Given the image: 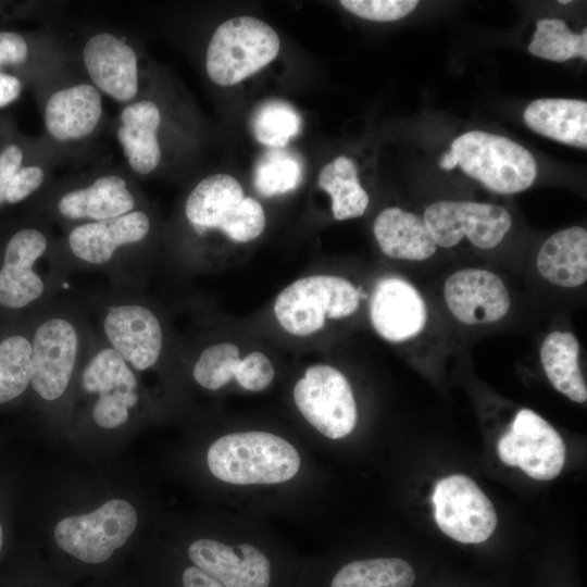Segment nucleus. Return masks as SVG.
Segmentation results:
<instances>
[{
    "label": "nucleus",
    "mask_w": 587,
    "mask_h": 587,
    "mask_svg": "<svg viewBox=\"0 0 587 587\" xmlns=\"http://www.w3.org/2000/svg\"><path fill=\"white\" fill-rule=\"evenodd\" d=\"M207 463L218 479L235 485L278 484L300 469V455L284 438L267 432L227 434L209 448Z\"/></svg>",
    "instance_id": "f257e3e1"
},
{
    "label": "nucleus",
    "mask_w": 587,
    "mask_h": 587,
    "mask_svg": "<svg viewBox=\"0 0 587 587\" xmlns=\"http://www.w3.org/2000/svg\"><path fill=\"white\" fill-rule=\"evenodd\" d=\"M33 372L30 387L48 402L66 392L79 361L90 351L80 320L65 310L45 313L29 324Z\"/></svg>",
    "instance_id": "f03ea898"
},
{
    "label": "nucleus",
    "mask_w": 587,
    "mask_h": 587,
    "mask_svg": "<svg viewBox=\"0 0 587 587\" xmlns=\"http://www.w3.org/2000/svg\"><path fill=\"white\" fill-rule=\"evenodd\" d=\"M361 290L345 277L327 274L296 279L275 298L273 311L279 326L298 337L320 332L327 320L357 312Z\"/></svg>",
    "instance_id": "7ed1b4c3"
},
{
    "label": "nucleus",
    "mask_w": 587,
    "mask_h": 587,
    "mask_svg": "<svg viewBox=\"0 0 587 587\" xmlns=\"http://www.w3.org/2000/svg\"><path fill=\"white\" fill-rule=\"evenodd\" d=\"M280 39L261 18H228L214 30L205 54V70L218 86H234L268 65L278 54Z\"/></svg>",
    "instance_id": "20e7f679"
},
{
    "label": "nucleus",
    "mask_w": 587,
    "mask_h": 587,
    "mask_svg": "<svg viewBox=\"0 0 587 587\" xmlns=\"http://www.w3.org/2000/svg\"><path fill=\"white\" fill-rule=\"evenodd\" d=\"M450 151L469 176L499 193L523 191L537 177L533 154L503 136L482 130L467 132L452 141Z\"/></svg>",
    "instance_id": "39448f33"
},
{
    "label": "nucleus",
    "mask_w": 587,
    "mask_h": 587,
    "mask_svg": "<svg viewBox=\"0 0 587 587\" xmlns=\"http://www.w3.org/2000/svg\"><path fill=\"white\" fill-rule=\"evenodd\" d=\"M137 521L135 507L114 498L89 513L62 519L54 528V541L75 559L99 564L128 540Z\"/></svg>",
    "instance_id": "423d86ee"
},
{
    "label": "nucleus",
    "mask_w": 587,
    "mask_h": 587,
    "mask_svg": "<svg viewBox=\"0 0 587 587\" xmlns=\"http://www.w3.org/2000/svg\"><path fill=\"white\" fill-rule=\"evenodd\" d=\"M302 416L330 439L349 435L358 420L357 403L347 377L329 364H313L294 387Z\"/></svg>",
    "instance_id": "0eeeda50"
},
{
    "label": "nucleus",
    "mask_w": 587,
    "mask_h": 587,
    "mask_svg": "<svg viewBox=\"0 0 587 587\" xmlns=\"http://www.w3.org/2000/svg\"><path fill=\"white\" fill-rule=\"evenodd\" d=\"M48 250L46 235L32 227L14 232L0 253V315L14 317L39 303L49 280L39 262Z\"/></svg>",
    "instance_id": "6e6552de"
},
{
    "label": "nucleus",
    "mask_w": 587,
    "mask_h": 587,
    "mask_svg": "<svg viewBox=\"0 0 587 587\" xmlns=\"http://www.w3.org/2000/svg\"><path fill=\"white\" fill-rule=\"evenodd\" d=\"M80 386L87 394L97 395L91 417L104 429L124 425L139 400L135 371L107 344L90 349Z\"/></svg>",
    "instance_id": "1a4fd4ad"
},
{
    "label": "nucleus",
    "mask_w": 587,
    "mask_h": 587,
    "mask_svg": "<svg viewBox=\"0 0 587 587\" xmlns=\"http://www.w3.org/2000/svg\"><path fill=\"white\" fill-rule=\"evenodd\" d=\"M433 504L439 529L459 542H484L496 529L497 514L491 501L469 476L455 474L439 479Z\"/></svg>",
    "instance_id": "9d476101"
},
{
    "label": "nucleus",
    "mask_w": 587,
    "mask_h": 587,
    "mask_svg": "<svg viewBox=\"0 0 587 587\" xmlns=\"http://www.w3.org/2000/svg\"><path fill=\"white\" fill-rule=\"evenodd\" d=\"M498 455L538 480L557 477L565 463L566 448L560 434L539 414L520 410L510 429L498 441Z\"/></svg>",
    "instance_id": "9b49d317"
},
{
    "label": "nucleus",
    "mask_w": 587,
    "mask_h": 587,
    "mask_svg": "<svg viewBox=\"0 0 587 587\" xmlns=\"http://www.w3.org/2000/svg\"><path fill=\"white\" fill-rule=\"evenodd\" d=\"M424 221L437 247L444 248L453 247L467 237L477 248L492 249L512 225L510 213L502 207L451 200L429 204Z\"/></svg>",
    "instance_id": "f8f14e48"
},
{
    "label": "nucleus",
    "mask_w": 587,
    "mask_h": 587,
    "mask_svg": "<svg viewBox=\"0 0 587 587\" xmlns=\"http://www.w3.org/2000/svg\"><path fill=\"white\" fill-rule=\"evenodd\" d=\"M101 329L105 344L134 371H148L162 357L163 325L142 302L124 300L110 304L101 317Z\"/></svg>",
    "instance_id": "ddd939ff"
},
{
    "label": "nucleus",
    "mask_w": 587,
    "mask_h": 587,
    "mask_svg": "<svg viewBox=\"0 0 587 587\" xmlns=\"http://www.w3.org/2000/svg\"><path fill=\"white\" fill-rule=\"evenodd\" d=\"M448 309L467 325L495 323L507 315L511 299L502 279L480 268H464L451 274L444 286Z\"/></svg>",
    "instance_id": "4468645a"
},
{
    "label": "nucleus",
    "mask_w": 587,
    "mask_h": 587,
    "mask_svg": "<svg viewBox=\"0 0 587 587\" xmlns=\"http://www.w3.org/2000/svg\"><path fill=\"white\" fill-rule=\"evenodd\" d=\"M150 228L149 215L134 210L113 218L74 226L68 234L67 246L83 264L107 266L121 248L143 241Z\"/></svg>",
    "instance_id": "2eb2a0df"
},
{
    "label": "nucleus",
    "mask_w": 587,
    "mask_h": 587,
    "mask_svg": "<svg viewBox=\"0 0 587 587\" xmlns=\"http://www.w3.org/2000/svg\"><path fill=\"white\" fill-rule=\"evenodd\" d=\"M190 561L224 587H268L271 565L257 547L242 544L227 546L200 538L187 550Z\"/></svg>",
    "instance_id": "dca6fc26"
},
{
    "label": "nucleus",
    "mask_w": 587,
    "mask_h": 587,
    "mask_svg": "<svg viewBox=\"0 0 587 587\" xmlns=\"http://www.w3.org/2000/svg\"><path fill=\"white\" fill-rule=\"evenodd\" d=\"M370 319L382 338L402 342L423 330L427 309L420 292L409 282L390 276L378 280L372 292Z\"/></svg>",
    "instance_id": "f3484780"
},
{
    "label": "nucleus",
    "mask_w": 587,
    "mask_h": 587,
    "mask_svg": "<svg viewBox=\"0 0 587 587\" xmlns=\"http://www.w3.org/2000/svg\"><path fill=\"white\" fill-rule=\"evenodd\" d=\"M246 201L238 179L228 174H213L201 179L189 192L185 216L199 234L217 230L230 238Z\"/></svg>",
    "instance_id": "a211bd4d"
},
{
    "label": "nucleus",
    "mask_w": 587,
    "mask_h": 587,
    "mask_svg": "<svg viewBox=\"0 0 587 587\" xmlns=\"http://www.w3.org/2000/svg\"><path fill=\"white\" fill-rule=\"evenodd\" d=\"M83 60L90 78L103 92L117 101L136 96L137 58L122 39L109 33L92 36L84 47Z\"/></svg>",
    "instance_id": "6ab92c4d"
},
{
    "label": "nucleus",
    "mask_w": 587,
    "mask_h": 587,
    "mask_svg": "<svg viewBox=\"0 0 587 587\" xmlns=\"http://www.w3.org/2000/svg\"><path fill=\"white\" fill-rule=\"evenodd\" d=\"M102 114L99 91L89 84H78L52 93L45 109L47 132L57 140H77L90 135Z\"/></svg>",
    "instance_id": "aec40b11"
},
{
    "label": "nucleus",
    "mask_w": 587,
    "mask_h": 587,
    "mask_svg": "<svg viewBox=\"0 0 587 587\" xmlns=\"http://www.w3.org/2000/svg\"><path fill=\"white\" fill-rule=\"evenodd\" d=\"M135 204L126 182L117 175H105L87 187L65 192L57 208L66 220L98 222L129 213Z\"/></svg>",
    "instance_id": "412c9836"
},
{
    "label": "nucleus",
    "mask_w": 587,
    "mask_h": 587,
    "mask_svg": "<svg viewBox=\"0 0 587 587\" xmlns=\"http://www.w3.org/2000/svg\"><path fill=\"white\" fill-rule=\"evenodd\" d=\"M373 233L382 252L391 259L423 261L437 250L424 217L397 207L379 212Z\"/></svg>",
    "instance_id": "4be33fe9"
},
{
    "label": "nucleus",
    "mask_w": 587,
    "mask_h": 587,
    "mask_svg": "<svg viewBox=\"0 0 587 587\" xmlns=\"http://www.w3.org/2000/svg\"><path fill=\"white\" fill-rule=\"evenodd\" d=\"M121 122L116 136L128 164L140 175L151 173L161 161L157 137L161 123L158 105L150 100L133 102L121 112Z\"/></svg>",
    "instance_id": "5701e85b"
},
{
    "label": "nucleus",
    "mask_w": 587,
    "mask_h": 587,
    "mask_svg": "<svg viewBox=\"0 0 587 587\" xmlns=\"http://www.w3.org/2000/svg\"><path fill=\"white\" fill-rule=\"evenodd\" d=\"M537 268L548 282L573 288L587 279V232L573 226L550 236L539 249Z\"/></svg>",
    "instance_id": "b1692460"
},
{
    "label": "nucleus",
    "mask_w": 587,
    "mask_h": 587,
    "mask_svg": "<svg viewBox=\"0 0 587 587\" xmlns=\"http://www.w3.org/2000/svg\"><path fill=\"white\" fill-rule=\"evenodd\" d=\"M523 118L539 135L573 147L587 148V102L584 100L536 99L526 107Z\"/></svg>",
    "instance_id": "393cba45"
},
{
    "label": "nucleus",
    "mask_w": 587,
    "mask_h": 587,
    "mask_svg": "<svg viewBox=\"0 0 587 587\" xmlns=\"http://www.w3.org/2000/svg\"><path fill=\"white\" fill-rule=\"evenodd\" d=\"M12 319L0 326V405L22 396L32 380L29 325L12 322Z\"/></svg>",
    "instance_id": "a878e982"
},
{
    "label": "nucleus",
    "mask_w": 587,
    "mask_h": 587,
    "mask_svg": "<svg viewBox=\"0 0 587 587\" xmlns=\"http://www.w3.org/2000/svg\"><path fill=\"white\" fill-rule=\"evenodd\" d=\"M579 344L567 332H552L540 347V361L553 387L572 401L587 400V388L578 364Z\"/></svg>",
    "instance_id": "bb28decb"
},
{
    "label": "nucleus",
    "mask_w": 587,
    "mask_h": 587,
    "mask_svg": "<svg viewBox=\"0 0 587 587\" xmlns=\"http://www.w3.org/2000/svg\"><path fill=\"white\" fill-rule=\"evenodd\" d=\"M317 185L330 197L332 213L337 221L360 217L367 209L370 197L359 182L357 164L346 155L321 168Z\"/></svg>",
    "instance_id": "cd10ccee"
},
{
    "label": "nucleus",
    "mask_w": 587,
    "mask_h": 587,
    "mask_svg": "<svg viewBox=\"0 0 587 587\" xmlns=\"http://www.w3.org/2000/svg\"><path fill=\"white\" fill-rule=\"evenodd\" d=\"M414 566L400 558H373L345 564L333 577L330 587H413Z\"/></svg>",
    "instance_id": "c85d7f7f"
},
{
    "label": "nucleus",
    "mask_w": 587,
    "mask_h": 587,
    "mask_svg": "<svg viewBox=\"0 0 587 587\" xmlns=\"http://www.w3.org/2000/svg\"><path fill=\"white\" fill-rule=\"evenodd\" d=\"M303 178V164L289 150L268 149L258 160L253 171V184L264 197H275L297 189Z\"/></svg>",
    "instance_id": "c756f323"
},
{
    "label": "nucleus",
    "mask_w": 587,
    "mask_h": 587,
    "mask_svg": "<svg viewBox=\"0 0 587 587\" xmlns=\"http://www.w3.org/2000/svg\"><path fill=\"white\" fill-rule=\"evenodd\" d=\"M528 51L554 62H564L575 57L587 60V29L574 34L562 20H539Z\"/></svg>",
    "instance_id": "7c9ffc66"
},
{
    "label": "nucleus",
    "mask_w": 587,
    "mask_h": 587,
    "mask_svg": "<svg viewBox=\"0 0 587 587\" xmlns=\"http://www.w3.org/2000/svg\"><path fill=\"white\" fill-rule=\"evenodd\" d=\"M302 127L298 111L286 101L268 100L262 103L251 120L254 138L268 149H284Z\"/></svg>",
    "instance_id": "2f4dec72"
},
{
    "label": "nucleus",
    "mask_w": 587,
    "mask_h": 587,
    "mask_svg": "<svg viewBox=\"0 0 587 587\" xmlns=\"http://www.w3.org/2000/svg\"><path fill=\"white\" fill-rule=\"evenodd\" d=\"M239 362L237 345L228 341L210 345L200 352L193 364V379L208 390H218L235 377Z\"/></svg>",
    "instance_id": "473e14b6"
},
{
    "label": "nucleus",
    "mask_w": 587,
    "mask_h": 587,
    "mask_svg": "<svg viewBox=\"0 0 587 587\" xmlns=\"http://www.w3.org/2000/svg\"><path fill=\"white\" fill-rule=\"evenodd\" d=\"M350 13L369 21L391 22L403 18L419 4L416 0H341Z\"/></svg>",
    "instance_id": "72a5a7b5"
},
{
    "label": "nucleus",
    "mask_w": 587,
    "mask_h": 587,
    "mask_svg": "<svg viewBox=\"0 0 587 587\" xmlns=\"http://www.w3.org/2000/svg\"><path fill=\"white\" fill-rule=\"evenodd\" d=\"M275 377L270 358L261 351H252L240 359L236 382L246 390L260 391L267 388Z\"/></svg>",
    "instance_id": "f704fd0d"
},
{
    "label": "nucleus",
    "mask_w": 587,
    "mask_h": 587,
    "mask_svg": "<svg viewBox=\"0 0 587 587\" xmlns=\"http://www.w3.org/2000/svg\"><path fill=\"white\" fill-rule=\"evenodd\" d=\"M43 177L39 166L21 167L7 184L5 204H16L28 198L41 186Z\"/></svg>",
    "instance_id": "c9c22d12"
},
{
    "label": "nucleus",
    "mask_w": 587,
    "mask_h": 587,
    "mask_svg": "<svg viewBox=\"0 0 587 587\" xmlns=\"http://www.w3.org/2000/svg\"><path fill=\"white\" fill-rule=\"evenodd\" d=\"M27 53V43L20 34L0 32V66L23 63Z\"/></svg>",
    "instance_id": "e433bc0d"
},
{
    "label": "nucleus",
    "mask_w": 587,
    "mask_h": 587,
    "mask_svg": "<svg viewBox=\"0 0 587 587\" xmlns=\"http://www.w3.org/2000/svg\"><path fill=\"white\" fill-rule=\"evenodd\" d=\"M23 151L17 145H9L0 153V178L4 183L14 176L21 168Z\"/></svg>",
    "instance_id": "4c0bfd02"
},
{
    "label": "nucleus",
    "mask_w": 587,
    "mask_h": 587,
    "mask_svg": "<svg viewBox=\"0 0 587 587\" xmlns=\"http://www.w3.org/2000/svg\"><path fill=\"white\" fill-rule=\"evenodd\" d=\"M183 587H224L215 578L197 566H188L182 576Z\"/></svg>",
    "instance_id": "58836bf2"
},
{
    "label": "nucleus",
    "mask_w": 587,
    "mask_h": 587,
    "mask_svg": "<svg viewBox=\"0 0 587 587\" xmlns=\"http://www.w3.org/2000/svg\"><path fill=\"white\" fill-rule=\"evenodd\" d=\"M21 90L22 84L17 77L0 73V108L17 99Z\"/></svg>",
    "instance_id": "ea45409f"
},
{
    "label": "nucleus",
    "mask_w": 587,
    "mask_h": 587,
    "mask_svg": "<svg viewBox=\"0 0 587 587\" xmlns=\"http://www.w3.org/2000/svg\"><path fill=\"white\" fill-rule=\"evenodd\" d=\"M457 165H458V161L451 151L446 153L440 160V166L444 170L449 171V170L454 168Z\"/></svg>",
    "instance_id": "a19ab883"
},
{
    "label": "nucleus",
    "mask_w": 587,
    "mask_h": 587,
    "mask_svg": "<svg viewBox=\"0 0 587 587\" xmlns=\"http://www.w3.org/2000/svg\"><path fill=\"white\" fill-rule=\"evenodd\" d=\"M2 546H3V530H2V526L0 525V552H1Z\"/></svg>",
    "instance_id": "79ce46f5"
},
{
    "label": "nucleus",
    "mask_w": 587,
    "mask_h": 587,
    "mask_svg": "<svg viewBox=\"0 0 587 587\" xmlns=\"http://www.w3.org/2000/svg\"><path fill=\"white\" fill-rule=\"evenodd\" d=\"M572 1L570 0H559L558 3L560 4H567V3H571Z\"/></svg>",
    "instance_id": "37998d69"
}]
</instances>
